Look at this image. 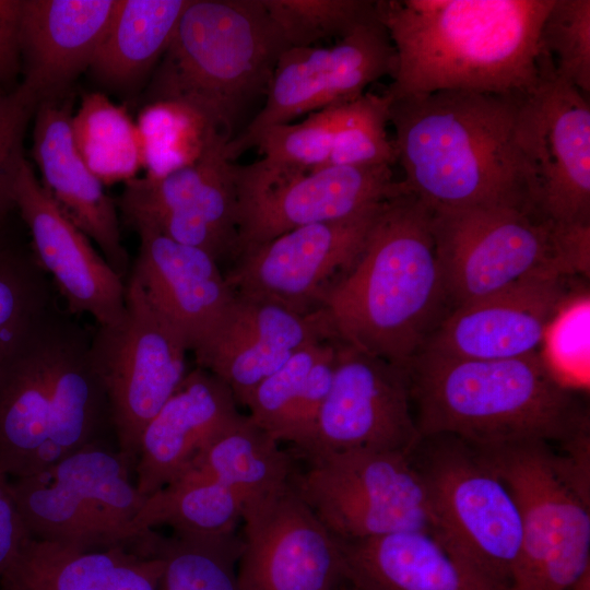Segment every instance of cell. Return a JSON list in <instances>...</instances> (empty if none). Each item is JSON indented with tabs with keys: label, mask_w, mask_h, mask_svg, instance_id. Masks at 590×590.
Returning <instances> with one entry per match:
<instances>
[{
	"label": "cell",
	"mask_w": 590,
	"mask_h": 590,
	"mask_svg": "<svg viewBox=\"0 0 590 590\" xmlns=\"http://www.w3.org/2000/svg\"><path fill=\"white\" fill-rule=\"evenodd\" d=\"M554 0H380L396 50L391 98L461 90L523 94L541 78L540 35Z\"/></svg>",
	"instance_id": "1"
},
{
	"label": "cell",
	"mask_w": 590,
	"mask_h": 590,
	"mask_svg": "<svg viewBox=\"0 0 590 590\" xmlns=\"http://www.w3.org/2000/svg\"><path fill=\"white\" fill-rule=\"evenodd\" d=\"M432 210L403 190L386 200L351 267L318 310L334 339L408 368L450 311Z\"/></svg>",
	"instance_id": "2"
},
{
	"label": "cell",
	"mask_w": 590,
	"mask_h": 590,
	"mask_svg": "<svg viewBox=\"0 0 590 590\" xmlns=\"http://www.w3.org/2000/svg\"><path fill=\"white\" fill-rule=\"evenodd\" d=\"M520 95L449 90L390 97L404 189L432 211H529L514 137Z\"/></svg>",
	"instance_id": "3"
},
{
	"label": "cell",
	"mask_w": 590,
	"mask_h": 590,
	"mask_svg": "<svg viewBox=\"0 0 590 590\" xmlns=\"http://www.w3.org/2000/svg\"><path fill=\"white\" fill-rule=\"evenodd\" d=\"M58 302L0 365V472L30 476L113 432L92 334Z\"/></svg>",
	"instance_id": "4"
},
{
	"label": "cell",
	"mask_w": 590,
	"mask_h": 590,
	"mask_svg": "<svg viewBox=\"0 0 590 590\" xmlns=\"http://www.w3.org/2000/svg\"><path fill=\"white\" fill-rule=\"evenodd\" d=\"M421 437L451 435L480 448L522 441L560 447L589 435L588 411L541 354L462 359L426 352L408 368Z\"/></svg>",
	"instance_id": "5"
},
{
	"label": "cell",
	"mask_w": 590,
	"mask_h": 590,
	"mask_svg": "<svg viewBox=\"0 0 590 590\" xmlns=\"http://www.w3.org/2000/svg\"><path fill=\"white\" fill-rule=\"evenodd\" d=\"M288 45L262 0H189L150 82L146 103L192 113L206 134L233 140L266 97Z\"/></svg>",
	"instance_id": "6"
},
{
	"label": "cell",
	"mask_w": 590,
	"mask_h": 590,
	"mask_svg": "<svg viewBox=\"0 0 590 590\" xmlns=\"http://www.w3.org/2000/svg\"><path fill=\"white\" fill-rule=\"evenodd\" d=\"M430 225L451 309L534 278L589 275L590 224L483 206L432 211Z\"/></svg>",
	"instance_id": "7"
},
{
	"label": "cell",
	"mask_w": 590,
	"mask_h": 590,
	"mask_svg": "<svg viewBox=\"0 0 590 590\" xmlns=\"http://www.w3.org/2000/svg\"><path fill=\"white\" fill-rule=\"evenodd\" d=\"M512 493L522 541L511 590H570L590 570V455L545 441L475 447Z\"/></svg>",
	"instance_id": "8"
},
{
	"label": "cell",
	"mask_w": 590,
	"mask_h": 590,
	"mask_svg": "<svg viewBox=\"0 0 590 590\" xmlns=\"http://www.w3.org/2000/svg\"><path fill=\"white\" fill-rule=\"evenodd\" d=\"M425 484L434 536L487 590H511L521 551L517 502L472 445L421 437L410 453Z\"/></svg>",
	"instance_id": "9"
},
{
	"label": "cell",
	"mask_w": 590,
	"mask_h": 590,
	"mask_svg": "<svg viewBox=\"0 0 590 590\" xmlns=\"http://www.w3.org/2000/svg\"><path fill=\"white\" fill-rule=\"evenodd\" d=\"M132 467L106 440L90 444L46 470L11 479L13 497L31 538L80 550L139 552L134 520L145 500Z\"/></svg>",
	"instance_id": "10"
},
{
	"label": "cell",
	"mask_w": 590,
	"mask_h": 590,
	"mask_svg": "<svg viewBox=\"0 0 590 590\" xmlns=\"http://www.w3.org/2000/svg\"><path fill=\"white\" fill-rule=\"evenodd\" d=\"M125 303L118 322L97 326L92 333L90 352L108 400L116 446L134 469L141 435L187 375L189 351L130 276Z\"/></svg>",
	"instance_id": "11"
},
{
	"label": "cell",
	"mask_w": 590,
	"mask_h": 590,
	"mask_svg": "<svg viewBox=\"0 0 590 590\" xmlns=\"http://www.w3.org/2000/svg\"><path fill=\"white\" fill-rule=\"evenodd\" d=\"M292 482L327 529L355 540L400 531L434 535V519L423 479L410 455L349 450L309 458Z\"/></svg>",
	"instance_id": "12"
},
{
	"label": "cell",
	"mask_w": 590,
	"mask_h": 590,
	"mask_svg": "<svg viewBox=\"0 0 590 590\" xmlns=\"http://www.w3.org/2000/svg\"><path fill=\"white\" fill-rule=\"evenodd\" d=\"M520 95L514 137L529 211L555 224L590 223V104L551 68Z\"/></svg>",
	"instance_id": "13"
},
{
	"label": "cell",
	"mask_w": 590,
	"mask_h": 590,
	"mask_svg": "<svg viewBox=\"0 0 590 590\" xmlns=\"http://www.w3.org/2000/svg\"><path fill=\"white\" fill-rule=\"evenodd\" d=\"M233 176L238 203L237 257L296 227L363 213L403 190L389 165L294 170L261 158L247 165L233 163Z\"/></svg>",
	"instance_id": "14"
},
{
	"label": "cell",
	"mask_w": 590,
	"mask_h": 590,
	"mask_svg": "<svg viewBox=\"0 0 590 590\" xmlns=\"http://www.w3.org/2000/svg\"><path fill=\"white\" fill-rule=\"evenodd\" d=\"M229 141L206 137L198 158L164 177L129 180L118 205L131 227L149 224L209 253L223 269L238 253V203ZM225 269V270H226Z\"/></svg>",
	"instance_id": "15"
},
{
	"label": "cell",
	"mask_w": 590,
	"mask_h": 590,
	"mask_svg": "<svg viewBox=\"0 0 590 590\" xmlns=\"http://www.w3.org/2000/svg\"><path fill=\"white\" fill-rule=\"evenodd\" d=\"M397 63L389 33L378 14L330 47H292L279 58L264 103L240 135L227 144L231 161L263 129L291 123L304 114L350 103Z\"/></svg>",
	"instance_id": "16"
},
{
	"label": "cell",
	"mask_w": 590,
	"mask_h": 590,
	"mask_svg": "<svg viewBox=\"0 0 590 590\" xmlns=\"http://www.w3.org/2000/svg\"><path fill=\"white\" fill-rule=\"evenodd\" d=\"M237 576L244 590H335L345 582L339 540L291 481L243 505Z\"/></svg>",
	"instance_id": "17"
},
{
	"label": "cell",
	"mask_w": 590,
	"mask_h": 590,
	"mask_svg": "<svg viewBox=\"0 0 590 590\" xmlns=\"http://www.w3.org/2000/svg\"><path fill=\"white\" fill-rule=\"evenodd\" d=\"M382 203L351 217L296 227L244 251L224 271L229 286L297 312L317 311L354 262Z\"/></svg>",
	"instance_id": "18"
},
{
	"label": "cell",
	"mask_w": 590,
	"mask_h": 590,
	"mask_svg": "<svg viewBox=\"0 0 590 590\" xmlns=\"http://www.w3.org/2000/svg\"><path fill=\"white\" fill-rule=\"evenodd\" d=\"M337 341L331 388L306 457L349 450L410 455L421 436L408 370Z\"/></svg>",
	"instance_id": "19"
},
{
	"label": "cell",
	"mask_w": 590,
	"mask_h": 590,
	"mask_svg": "<svg viewBox=\"0 0 590 590\" xmlns=\"http://www.w3.org/2000/svg\"><path fill=\"white\" fill-rule=\"evenodd\" d=\"M11 201L25 223L33 253L73 316L96 326L118 322L125 312L126 281L91 240L57 208L25 160L12 186Z\"/></svg>",
	"instance_id": "20"
},
{
	"label": "cell",
	"mask_w": 590,
	"mask_h": 590,
	"mask_svg": "<svg viewBox=\"0 0 590 590\" xmlns=\"http://www.w3.org/2000/svg\"><path fill=\"white\" fill-rule=\"evenodd\" d=\"M334 339L320 310L302 314L280 304L235 293L210 337L192 351L246 405L257 386L303 347Z\"/></svg>",
	"instance_id": "21"
},
{
	"label": "cell",
	"mask_w": 590,
	"mask_h": 590,
	"mask_svg": "<svg viewBox=\"0 0 590 590\" xmlns=\"http://www.w3.org/2000/svg\"><path fill=\"white\" fill-rule=\"evenodd\" d=\"M568 276H540L451 309L421 352L462 359L539 354L553 319L574 295ZM420 354V353H418Z\"/></svg>",
	"instance_id": "22"
},
{
	"label": "cell",
	"mask_w": 590,
	"mask_h": 590,
	"mask_svg": "<svg viewBox=\"0 0 590 590\" xmlns=\"http://www.w3.org/2000/svg\"><path fill=\"white\" fill-rule=\"evenodd\" d=\"M132 228L140 245L129 276L192 352L214 331L235 297L224 270L205 251L177 243L152 225Z\"/></svg>",
	"instance_id": "23"
},
{
	"label": "cell",
	"mask_w": 590,
	"mask_h": 590,
	"mask_svg": "<svg viewBox=\"0 0 590 590\" xmlns=\"http://www.w3.org/2000/svg\"><path fill=\"white\" fill-rule=\"evenodd\" d=\"M71 108L70 99L63 98L42 103L35 110L32 155L40 172V185L125 280L129 255L122 245L116 205L76 150Z\"/></svg>",
	"instance_id": "24"
},
{
	"label": "cell",
	"mask_w": 590,
	"mask_h": 590,
	"mask_svg": "<svg viewBox=\"0 0 590 590\" xmlns=\"http://www.w3.org/2000/svg\"><path fill=\"white\" fill-rule=\"evenodd\" d=\"M229 389L201 367L184 380L145 426L134 465L135 487L150 497L179 476L241 413Z\"/></svg>",
	"instance_id": "25"
},
{
	"label": "cell",
	"mask_w": 590,
	"mask_h": 590,
	"mask_svg": "<svg viewBox=\"0 0 590 590\" xmlns=\"http://www.w3.org/2000/svg\"><path fill=\"white\" fill-rule=\"evenodd\" d=\"M117 0H22L21 85L37 104L66 98L90 68Z\"/></svg>",
	"instance_id": "26"
},
{
	"label": "cell",
	"mask_w": 590,
	"mask_h": 590,
	"mask_svg": "<svg viewBox=\"0 0 590 590\" xmlns=\"http://www.w3.org/2000/svg\"><path fill=\"white\" fill-rule=\"evenodd\" d=\"M163 562L125 547L80 550L28 538L0 590H160Z\"/></svg>",
	"instance_id": "27"
},
{
	"label": "cell",
	"mask_w": 590,
	"mask_h": 590,
	"mask_svg": "<svg viewBox=\"0 0 590 590\" xmlns=\"http://www.w3.org/2000/svg\"><path fill=\"white\" fill-rule=\"evenodd\" d=\"M338 540L353 590H487L428 532Z\"/></svg>",
	"instance_id": "28"
},
{
	"label": "cell",
	"mask_w": 590,
	"mask_h": 590,
	"mask_svg": "<svg viewBox=\"0 0 590 590\" xmlns=\"http://www.w3.org/2000/svg\"><path fill=\"white\" fill-rule=\"evenodd\" d=\"M189 0H117L90 70L104 85L139 84L166 50Z\"/></svg>",
	"instance_id": "29"
},
{
	"label": "cell",
	"mask_w": 590,
	"mask_h": 590,
	"mask_svg": "<svg viewBox=\"0 0 590 590\" xmlns=\"http://www.w3.org/2000/svg\"><path fill=\"white\" fill-rule=\"evenodd\" d=\"M279 442L249 416L241 414L186 470L216 481L246 503L292 481L295 474L292 458Z\"/></svg>",
	"instance_id": "30"
},
{
	"label": "cell",
	"mask_w": 590,
	"mask_h": 590,
	"mask_svg": "<svg viewBox=\"0 0 590 590\" xmlns=\"http://www.w3.org/2000/svg\"><path fill=\"white\" fill-rule=\"evenodd\" d=\"M243 500L229 488L193 470L145 498L134 528L143 534L157 526L175 533L225 535L241 521Z\"/></svg>",
	"instance_id": "31"
},
{
	"label": "cell",
	"mask_w": 590,
	"mask_h": 590,
	"mask_svg": "<svg viewBox=\"0 0 590 590\" xmlns=\"http://www.w3.org/2000/svg\"><path fill=\"white\" fill-rule=\"evenodd\" d=\"M71 128L80 156L103 184L127 182L143 168L135 122L104 94L84 95Z\"/></svg>",
	"instance_id": "32"
},
{
	"label": "cell",
	"mask_w": 590,
	"mask_h": 590,
	"mask_svg": "<svg viewBox=\"0 0 590 590\" xmlns=\"http://www.w3.org/2000/svg\"><path fill=\"white\" fill-rule=\"evenodd\" d=\"M243 539L151 531L148 552L163 562L160 590H244L237 576Z\"/></svg>",
	"instance_id": "33"
},
{
	"label": "cell",
	"mask_w": 590,
	"mask_h": 590,
	"mask_svg": "<svg viewBox=\"0 0 590 590\" xmlns=\"http://www.w3.org/2000/svg\"><path fill=\"white\" fill-rule=\"evenodd\" d=\"M33 250L0 231V365L57 302Z\"/></svg>",
	"instance_id": "34"
},
{
	"label": "cell",
	"mask_w": 590,
	"mask_h": 590,
	"mask_svg": "<svg viewBox=\"0 0 590 590\" xmlns=\"http://www.w3.org/2000/svg\"><path fill=\"white\" fill-rule=\"evenodd\" d=\"M141 142L144 177L156 179L194 162L206 131L186 108L172 103H152L135 122Z\"/></svg>",
	"instance_id": "35"
},
{
	"label": "cell",
	"mask_w": 590,
	"mask_h": 590,
	"mask_svg": "<svg viewBox=\"0 0 590 590\" xmlns=\"http://www.w3.org/2000/svg\"><path fill=\"white\" fill-rule=\"evenodd\" d=\"M387 93H364L343 104L326 166H391L397 162L393 139L389 138Z\"/></svg>",
	"instance_id": "36"
},
{
	"label": "cell",
	"mask_w": 590,
	"mask_h": 590,
	"mask_svg": "<svg viewBox=\"0 0 590 590\" xmlns=\"http://www.w3.org/2000/svg\"><path fill=\"white\" fill-rule=\"evenodd\" d=\"M292 47L314 46L319 40L351 33L377 15L370 0H262Z\"/></svg>",
	"instance_id": "37"
},
{
	"label": "cell",
	"mask_w": 590,
	"mask_h": 590,
	"mask_svg": "<svg viewBox=\"0 0 590 590\" xmlns=\"http://www.w3.org/2000/svg\"><path fill=\"white\" fill-rule=\"evenodd\" d=\"M541 58L554 75L590 92V1L554 0L540 35Z\"/></svg>",
	"instance_id": "38"
},
{
	"label": "cell",
	"mask_w": 590,
	"mask_h": 590,
	"mask_svg": "<svg viewBox=\"0 0 590 590\" xmlns=\"http://www.w3.org/2000/svg\"><path fill=\"white\" fill-rule=\"evenodd\" d=\"M342 105L311 113L297 123L278 125L255 134L243 152L257 146L267 163L294 169L312 170L326 165Z\"/></svg>",
	"instance_id": "39"
},
{
	"label": "cell",
	"mask_w": 590,
	"mask_h": 590,
	"mask_svg": "<svg viewBox=\"0 0 590 590\" xmlns=\"http://www.w3.org/2000/svg\"><path fill=\"white\" fill-rule=\"evenodd\" d=\"M589 295L571 296L550 324L540 353L554 377L574 391L589 384Z\"/></svg>",
	"instance_id": "40"
},
{
	"label": "cell",
	"mask_w": 590,
	"mask_h": 590,
	"mask_svg": "<svg viewBox=\"0 0 590 590\" xmlns=\"http://www.w3.org/2000/svg\"><path fill=\"white\" fill-rule=\"evenodd\" d=\"M328 340L314 342L295 353L257 386L245 405L250 411L248 416L278 441L283 440L307 375Z\"/></svg>",
	"instance_id": "41"
},
{
	"label": "cell",
	"mask_w": 590,
	"mask_h": 590,
	"mask_svg": "<svg viewBox=\"0 0 590 590\" xmlns=\"http://www.w3.org/2000/svg\"><path fill=\"white\" fill-rule=\"evenodd\" d=\"M38 104L20 84L12 90H0V212L12 208L11 191L16 175L25 161L23 139L31 117Z\"/></svg>",
	"instance_id": "42"
},
{
	"label": "cell",
	"mask_w": 590,
	"mask_h": 590,
	"mask_svg": "<svg viewBox=\"0 0 590 590\" xmlns=\"http://www.w3.org/2000/svg\"><path fill=\"white\" fill-rule=\"evenodd\" d=\"M337 339H329L311 366L288 420L283 440L293 444L304 456L312 448L320 411L331 388Z\"/></svg>",
	"instance_id": "43"
},
{
	"label": "cell",
	"mask_w": 590,
	"mask_h": 590,
	"mask_svg": "<svg viewBox=\"0 0 590 590\" xmlns=\"http://www.w3.org/2000/svg\"><path fill=\"white\" fill-rule=\"evenodd\" d=\"M22 0H0V86L12 90L21 72L20 21Z\"/></svg>",
	"instance_id": "44"
},
{
	"label": "cell",
	"mask_w": 590,
	"mask_h": 590,
	"mask_svg": "<svg viewBox=\"0 0 590 590\" xmlns=\"http://www.w3.org/2000/svg\"><path fill=\"white\" fill-rule=\"evenodd\" d=\"M28 538L13 497L11 479L0 472V577Z\"/></svg>",
	"instance_id": "45"
},
{
	"label": "cell",
	"mask_w": 590,
	"mask_h": 590,
	"mask_svg": "<svg viewBox=\"0 0 590 590\" xmlns=\"http://www.w3.org/2000/svg\"><path fill=\"white\" fill-rule=\"evenodd\" d=\"M7 214H8V213H2V212H0V224L2 223V221H3V219H4V216H5Z\"/></svg>",
	"instance_id": "46"
},
{
	"label": "cell",
	"mask_w": 590,
	"mask_h": 590,
	"mask_svg": "<svg viewBox=\"0 0 590 590\" xmlns=\"http://www.w3.org/2000/svg\"><path fill=\"white\" fill-rule=\"evenodd\" d=\"M0 90H4V88H2V87L0 86Z\"/></svg>",
	"instance_id": "47"
}]
</instances>
